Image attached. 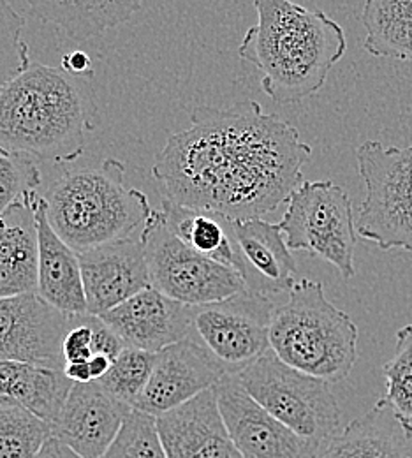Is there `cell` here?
I'll return each mask as SVG.
<instances>
[{
  "mask_svg": "<svg viewBox=\"0 0 412 458\" xmlns=\"http://www.w3.org/2000/svg\"><path fill=\"white\" fill-rule=\"evenodd\" d=\"M312 148L293 123L256 101L196 108L190 125L168 138L152 174L163 199L231 221L259 219L303 182Z\"/></svg>",
  "mask_w": 412,
  "mask_h": 458,
  "instance_id": "cell-1",
  "label": "cell"
},
{
  "mask_svg": "<svg viewBox=\"0 0 412 458\" xmlns=\"http://www.w3.org/2000/svg\"><path fill=\"white\" fill-rule=\"evenodd\" d=\"M252 25L238 55L261 72L263 92L277 105H295L317 94L333 65L346 55L344 29L321 9L291 0H254Z\"/></svg>",
  "mask_w": 412,
  "mask_h": 458,
  "instance_id": "cell-2",
  "label": "cell"
},
{
  "mask_svg": "<svg viewBox=\"0 0 412 458\" xmlns=\"http://www.w3.org/2000/svg\"><path fill=\"white\" fill-rule=\"evenodd\" d=\"M88 89L52 65H30L0 92V148L65 165L85 152L96 127Z\"/></svg>",
  "mask_w": 412,
  "mask_h": 458,
  "instance_id": "cell-3",
  "label": "cell"
},
{
  "mask_svg": "<svg viewBox=\"0 0 412 458\" xmlns=\"http://www.w3.org/2000/svg\"><path fill=\"white\" fill-rule=\"evenodd\" d=\"M45 199L52 228L76 252L129 238L154 212L148 196L127 183L125 166L118 159H105L99 168L63 173Z\"/></svg>",
  "mask_w": 412,
  "mask_h": 458,
  "instance_id": "cell-4",
  "label": "cell"
},
{
  "mask_svg": "<svg viewBox=\"0 0 412 458\" xmlns=\"http://www.w3.org/2000/svg\"><path fill=\"white\" fill-rule=\"evenodd\" d=\"M270 323V349L290 367L308 376L339 383L357 360V327L335 307L319 281L299 279Z\"/></svg>",
  "mask_w": 412,
  "mask_h": 458,
  "instance_id": "cell-5",
  "label": "cell"
},
{
  "mask_svg": "<svg viewBox=\"0 0 412 458\" xmlns=\"http://www.w3.org/2000/svg\"><path fill=\"white\" fill-rule=\"evenodd\" d=\"M236 377L254 401L299 437L323 446L341 432L332 383L296 370L272 349Z\"/></svg>",
  "mask_w": 412,
  "mask_h": 458,
  "instance_id": "cell-6",
  "label": "cell"
},
{
  "mask_svg": "<svg viewBox=\"0 0 412 458\" xmlns=\"http://www.w3.org/2000/svg\"><path fill=\"white\" fill-rule=\"evenodd\" d=\"M356 163L366 191L357 236L383 250L412 252V145L386 147L368 140L356 148Z\"/></svg>",
  "mask_w": 412,
  "mask_h": 458,
  "instance_id": "cell-7",
  "label": "cell"
},
{
  "mask_svg": "<svg viewBox=\"0 0 412 458\" xmlns=\"http://www.w3.org/2000/svg\"><path fill=\"white\" fill-rule=\"evenodd\" d=\"M291 250L314 254L353 279L356 219L348 191L332 180H303L288 199L279 223Z\"/></svg>",
  "mask_w": 412,
  "mask_h": 458,
  "instance_id": "cell-8",
  "label": "cell"
},
{
  "mask_svg": "<svg viewBox=\"0 0 412 458\" xmlns=\"http://www.w3.org/2000/svg\"><path fill=\"white\" fill-rule=\"evenodd\" d=\"M139 240L145 247L152 287L172 300L205 305L248 289L235 268L183 243L168 226L163 210L152 212Z\"/></svg>",
  "mask_w": 412,
  "mask_h": 458,
  "instance_id": "cell-9",
  "label": "cell"
},
{
  "mask_svg": "<svg viewBox=\"0 0 412 458\" xmlns=\"http://www.w3.org/2000/svg\"><path fill=\"white\" fill-rule=\"evenodd\" d=\"M273 309L266 294L243 289L221 301L194 305L190 334L228 374L238 376L270 349Z\"/></svg>",
  "mask_w": 412,
  "mask_h": 458,
  "instance_id": "cell-10",
  "label": "cell"
},
{
  "mask_svg": "<svg viewBox=\"0 0 412 458\" xmlns=\"http://www.w3.org/2000/svg\"><path fill=\"white\" fill-rule=\"evenodd\" d=\"M215 390L223 418L241 457H319L321 446L299 437L263 409L247 394L236 376L223 377Z\"/></svg>",
  "mask_w": 412,
  "mask_h": 458,
  "instance_id": "cell-11",
  "label": "cell"
},
{
  "mask_svg": "<svg viewBox=\"0 0 412 458\" xmlns=\"http://www.w3.org/2000/svg\"><path fill=\"white\" fill-rule=\"evenodd\" d=\"M69 314L38 293L0 298V360H16L63 370L62 341Z\"/></svg>",
  "mask_w": 412,
  "mask_h": 458,
  "instance_id": "cell-12",
  "label": "cell"
},
{
  "mask_svg": "<svg viewBox=\"0 0 412 458\" xmlns=\"http://www.w3.org/2000/svg\"><path fill=\"white\" fill-rule=\"evenodd\" d=\"M231 376L192 334L156 352V365L134 409L161 416Z\"/></svg>",
  "mask_w": 412,
  "mask_h": 458,
  "instance_id": "cell-13",
  "label": "cell"
},
{
  "mask_svg": "<svg viewBox=\"0 0 412 458\" xmlns=\"http://www.w3.org/2000/svg\"><path fill=\"white\" fill-rule=\"evenodd\" d=\"M87 312L103 316L152 286L141 240L120 238L78 252Z\"/></svg>",
  "mask_w": 412,
  "mask_h": 458,
  "instance_id": "cell-14",
  "label": "cell"
},
{
  "mask_svg": "<svg viewBox=\"0 0 412 458\" xmlns=\"http://www.w3.org/2000/svg\"><path fill=\"white\" fill-rule=\"evenodd\" d=\"M194 305L147 287L110 312L99 316L125 347L159 352L192 332Z\"/></svg>",
  "mask_w": 412,
  "mask_h": 458,
  "instance_id": "cell-15",
  "label": "cell"
},
{
  "mask_svg": "<svg viewBox=\"0 0 412 458\" xmlns=\"http://www.w3.org/2000/svg\"><path fill=\"white\" fill-rule=\"evenodd\" d=\"M130 409L97 381L74 383L52 425L54 437L83 458H101L115 441Z\"/></svg>",
  "mask_w": 412,
  "mask_h": 458,
  "instance_id": "cell-16",
  "label": "cell"
},
{
  "mask_svg": "<svg viewBox=\"0 0 412 458\" xmlns=\"http://www.w3.org/2000/svg\"><path fill=\"white\" fill-rule=\"evenodd\" d=\"M168 458H243L223 418L215 386L157 416Z\"/></svg>",
  "mask_w": 412,
  "mask_h": 458,
  "instance_id": "cell-17",
  "label": "cell"
},
{
  "mask_svg": "<svg viewBox=\"0 0 412 458\" xmlns=\"http://www.w3.org/2000/svg\"><path fill=\"white\" fill-rule=\"evenodd\" d=\"M236 272L250 291L277 294L296 283V263L279 225L259 219L231 221Z\"/></svg>",
  "mask_w": 412,
  "mask_h": 458,
  "instance_id": "cell-18",
  "label": "cell"
},
{
  "mask_svg": "<svg viewBox=\"0 0 412 458\" xmlns=\"http://www.w3.org/2000/svg\"><path fill=\"white\" fill-rule=\"evenodd\" d=\"M317 458H412V421L379 401L323 445Z\"/></svg>",
  "mask_w": 412,
  "mask_h": 458,
  "instance_id": "cell-19",
  "label": "cell"
},
{
  "mask_svg": "<svg viewBox=\"0 0 412 458\" xmlns=\"http://www.w3.org/2000/svg\"><path fill=\"white\" fill-rule=\"evenodd\" d=\"M38 219V294L63 314H85L87 296L78 252L65 243L48 221L46 199L41 198Z\"/></svg>",
  "mask_w": 412,
  "mask_h": 458,
  "instance_id": "cell-20",
  "label": "cell"
},
{
  "mask_svg": "<svg viewBox=\"0 0 412 458\" xmlns=\"http://www.w3.org/2000/svg\"><path fill=\"white\" fill-rule=\"evenodd\" d=\"M39 194L14 203L2 214L0 298L38 293V205Z\"/></svg>",
  "mask_w": 412,
  "mask_h": 458,
  "instance_id": "cell-21",
  "label": "cell"
},
{
  "mask_svg": "<svg viewBox=\"0 0 412 458\" xmlns=\"http://www.w3.org/2000/svg\"><path fill=\"white\" fill-rule=\"evenodd\" d=\"M72 385L60 369L0 360V405L29 409L52 425Z\"/></svg>",
  "mask_w": 412,
  "mask_h": 458,
  "instance_id": "cell-22",
  "label": "cell"
},
{
  "mask_svg": "<svg viewBox=\"0 0 412 458\" xmlns=\"http://www.w3.org/2000/svg\"><path fill=\"white\" fill-rule=\"evenodd\" d=\"M45 23L62 29L74 41H88L129 21L143 0H27Z\"/></svg>",
  "mask_w": 412,
  "mask_h": 458,
  "instance_id": "cell-23",
  "label": "cell"
},
{
  "mask_svg": "<svg viewBox=\"0 0 412 458\" xmlns=\"http://www.w3.org/2000/svg\"><path fill=\"white\" fill-rule=\"evenodd\" d=\"M365 52L412 64V0H365Z\"/></svg>",
  "mask_w": 412,
  "mask_h": 458,
  "instance_id": "cell-24",
  "label": "cell"
},
{
  "mask_svg": "<svg viewBox=\"0 0 412 458\" xmlns=\"http://www.w3.org/2000/svg\"><path fill=\"white\" fill-rule=\"evenodd\" d=\"M161 210L170 229L183 243L210 259L235 268V243L230 233V219L212 212L185 208L168 199H163Z\"/></svg>",
  "mask_w": 412,
  "mask_h": 458,
  "instance_id": "cell-25",
  "label": "cell"
},
{
  "mask_svg": "<svg viewBox=\"0 0 412 458\" xmlns=\"http://www.w3.org/2000/svg\"><path fill=\"white\" fill-rule=\"evenodd\" d=\"M52 436V423L29 409L0 405V458H38Z\"/></svg>",
  "mask_w": 412,
  "mask_h": 458,
  "instance_id": "cell-26",
  "label": "cell"
},
{
  "mask_svg": "<svg viewBox=\"0 0 412 458\" xmlns=\"http://www.w3.org/2000/svg\"><path fill=\"white\" fill-rule=\"evenodd\" d=\"M154 365L156 352L123 347L110 372L97 383L117 401L134 407L150 381Z\"/></svg>",
  "mask_w": 412,
  "mask_h": 458,
  "instance_id": "cell-27",
  "label": "cell"
},
{
  "mask_svg": "<svg viewBox=\"0 0 412 458\" xmlns=\"http://www.w3.org/2000/svg\"><path fill=\"white\" fill-rule=\"evenodd\" d=\"M101 458H168L157 418L132 407L115 441Z\"/></svg>",
  "mask_w": 412,
  "mask_h": 458,
  "instance_id": "cell-28",
  "label": "cell"
},
{
  "mask_svg": "<svg viewBox=\"0 0 412 458\" xmlns=\"http://www.w3.org/2000/svg\"><path fill=\"white\" fill-rule=\"evenodd\" d=\"M386 395L381 399L412 421V323L397 332L393 358L383 367Z\"/></svg>",
  "mask_w": 412,
  "mask_h": 458,
  "instance_id": "cell-29",
  "label": "cell"
},
{
  "mask_svg": "<svg viewBox=\"0 0 412 458\" xmlns=\"http://www.w3.org/2000/svg\"><path fill=\"white\" fill-rule=\"evenodd\" d=\"M23 29L21 14L13 9L9 0H0V92L30 67Z\"/></svg>",
  "mask_w": 412,
  "mask_h": 458,
  "instance_id": "cell-30",
  "label": "cell"
},
{
  "mask_svg": "<svg viewBox=\"0 0 412 458\" xmlns=\"http://www.w3.org/2000/svg\"><path fill=\"white\" fill-rule=\"evenodd\" d=\"M41 182V172L32 157L0 148V214L36 196Z\"/></svg>",
  "mask_w": 412,
  "mask_h": 458,
  "instance_id": "cell-31",
  "label": "cell"
},
{
  "mask_svg": "<svg viewBox=\"0 0 412 458\" xmlns=\"http://www.w3.org/2000/svg\"><path fill=\"white\" fill-rule=\"evenodd\" d=\"M97 316L94 314H69L67 330L62 341V354L65 363L88 361L96 354L94 327ZM65 367V365H63Z\"/></svg>",
  "mask_w": 412,
  "mask_h": 458,
  "instance_id": "cell-32",
  "label": "cell"
},
{
  "mask_svg": "<svg viewBox=\"0 0 412 458\" xmlns=\"http://www.w3.org/2000/svg\"><path fill=\"white\" fill-rule=\"evenodd\" d=\"M62 69L72 76H92V60L88 54L76 50L71 54H65L62 57Z\"/></svg>",
  "mask_w": 412,
  "mask_h": 458,
  "instance_id": "cell-33",
  "label": "cell"
},
{
  "mask_svg": "<svg viewBox=\"0 0 412 458\" xmlns=\"http://www.w3.org/2000/svg\"><path fill=\"white\" fill-rule=\"evenodd\" d=\"M38 458H83L81 455H78L76 452H72L67 445H63L62 441H59L57 437H50L43 450L39 452Z\"/></svg>",
  "mask_w": 412,
  "mask_h": 458,
  "instance_id": "cell-34",
  "label": "cell"
},
{
  "mask_svg": "<svg viewBox=\"0 0 412 458\" xmlns=\"http://www.w3.org/2000/svg\"><path fill=\"white\" fill-rule=\"evenodd\" d=\"M63 372H65V376H67L72 383H80V385L94 383V377H92V372H90V365H88V361L65 363Z\"/></svg>",
  "mask_w": 412,
  "mask_h": 458,
  "instance_id": "cell-35",
  "label": "cell"
},
{
  "mask_svg": "<svg viewBox=\"0 0 412 458\" xmlns=\"http://www.w3.org/2000/svg\"><path fill=\"white\" fill-rule=\"evenodd\" d=\"M114 361H115V360H112V358L106 356V354H94L92 360H88V365H90V372H92L94 381L103 379V377L110 372Z\"/></svg>",
  "mask_w": 412,
  "mask_h": 458,
  "instance_id": "cell-36",
  "label": "cell"
},
{
  "mask_svg": "<svg viewBox=\"0 0 412 458\" xmlns=\"http://www.w3.org/2000/svg\"><path fill=\"white\" fill-rule=\"evenodd\" d=\"M4 226V217H2V214H0V228Z\"/></svg>",
  "mask_w": 412,
  "mask_h": 458,
  "instance_id": "cell-37",
  "label": "cell"
}]
</instances>
